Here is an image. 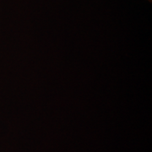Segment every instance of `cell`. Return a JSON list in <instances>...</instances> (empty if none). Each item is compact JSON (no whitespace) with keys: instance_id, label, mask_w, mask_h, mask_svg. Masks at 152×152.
Segmentation results:
<instances>
[{"instance_id":"1","label":"cell","mask_w":152,"mask_h":152,"mask_svg":"<svg viewBox=\"0 0 152 152\" xmlns=\"http://www.w3.org/2000/svg\"><path fill=\"white\" fill-rule=\"evenodd\" d=\"M149 1H151V0H149Z\"/></svg>"}]
</instances>
